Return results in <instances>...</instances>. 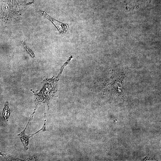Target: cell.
<instances>
[{"label":"cell","mask_w":161,"mask_h":161,"mask_svg":"<svg viewBox=\"0 0 161 161\" xmlns=\"http://www.w3.org/2000/svg\"><path fill=\"white\" fill-rule=\"evenodd\" d=\"M41 13L50 20V21L52 22L56 26L60 32L62 34H64L66 33L67 31L68 27V26L67 24H63L61 22L56 21L49 16L44 12V13L42 12Z\"/></svg>","instance_id":"cell-1"}]
</instances>
